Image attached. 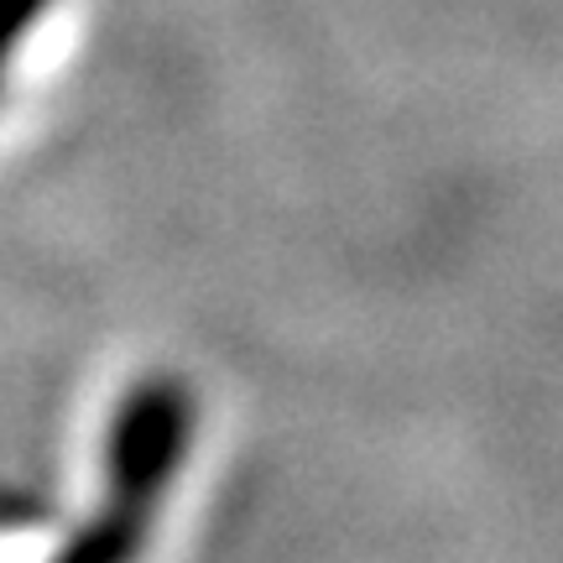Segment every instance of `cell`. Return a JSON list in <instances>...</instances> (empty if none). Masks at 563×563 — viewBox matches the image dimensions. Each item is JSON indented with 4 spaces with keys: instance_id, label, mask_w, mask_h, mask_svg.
I'll list each match as a JSON object with an SVG mask.
<instances>
[{
    "instance_id": "obj_1",
    "label": "cell",
    "mask_w": 563,
    "mask_h": 563,
    "mask_svg": "<svg viewBox=\"0 0 563 563\" xmlns=\"http://www.w3.org/2000/svg\"><path fill=\"white\" fill-rule=\"evenodd\" d=\"M188 443H194V391L178 376H146L131 386L110 422V506L84 527L79 543L58 563H131V553L152 532V511Z\"/></svg>"
},
{
    "instance_id": "obj_2",
    "label": "cell",
    "mask_w": 563,
    "mask_h": 563,
    "mask_svg": "<svg viewBox=\"0 0 563 563\" xmlns=\"http://www.w3.org/2000/svg\"><path fill=\"white\" fill-rule=\"evenodd\" d=\"M53 0H0V84H5V68H11V53L32 37V26L42 21Z\"/></svg>"
}]
</instances>
